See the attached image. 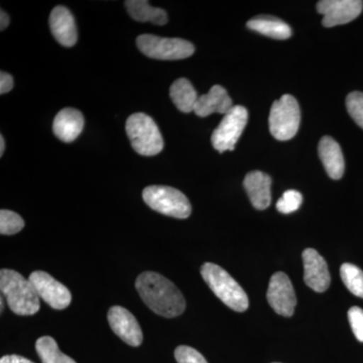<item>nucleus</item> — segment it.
Returning <instances> with one entry per match:
<instances>
[{
	"label": "nucleus",
	"mask_w": 363,
	"mask_h": 363,
	"mask_svg": "<svg viewBox=\"0 0 363 363\" xmlns=\"http://www.w3.org/2000/svg\"><path fill=\"white\" fill-rule=\"evenodd\" d=\"M50 28L55 39L64 47H73L77 43L75 18L65 6H56L50 16Z\"/></svg>",
	"instance_id": "nucleus-14"
},
{
	"label": "nucleus",
	"mask_w": 363,
	"mask_h": 363,
	"mask_svg": "<svg viewBox=\"0 0 363 363\" xmlns=\"http://www.w3.org/2000/svg\"><path fill=\"white\" fill-rule=\"evenodd\" d=\"M233 100L220 85H214L207 94L201 95L196 102V116L207 117L213 113L225 114L233 108Z\"/></svg>",
	"instance_id": "nucleus-17"
},
{
	"label": "nucleus",
	"mask_w": 363,
	"mask_h": 363,
	"mask_svg": "<svg viewBox=\"0 0 363 363\" xmlns=\"http://www.w3.org/2000/svg\"><path fill=\"white\" fill-rule=\"evenodd\" d=\"M318 152L328 176L333 180L342 178L345 171V162L338 143L330 136H324L320 140Z\"/></svg>",
	"instance_id": "nucleus-18"
},
{
	"label": "nucleus",
	"mask_w": 363,
	"mask_h": 363,
	"mask_svg": "<svg viewBox=\"0 0 363 363\" xmlns=\"http://www.w3.org/2000/svg\"><path fill=\"white\" fill-rule=\"evenodd\" d=\"M346 107L353 121L363 128V93L351 92L346 98Z\"/></svg>",
	"instance_id": "nucleus-26"
},
{
	"label": "nucleus",
	"mask_w": 363,
	"mask_h": 363,
	"mask_svg": "<svg viewBox=\"0 0 363 363\" xmlns=\"http://www.w3.org/2000/svg\"><path fill=\"white\" fill-rule=\"evenodd\" d=\"M0 363H33L32 360L28 358L21 357V355H6L0 359Z\"/></svg>",
	"instance_id": "nucleus-30"
},
{
	"label": "nucleus",
	"mask_w": 363,
	"mask_h": 363,
	"mask_svg": "<svg viewBox=\"0 0 363 363\" xmlns=\"http://www.w3.org/2000/svg\"><path fill=\"white\" fill-rule=\"evenodd\" d=\"M248 112L247 108L240 105L233 106L222 119L218 128L212 133L211 142L214 149L219 152L225 150H234L247 125Z\"/></svg>",
	"instance_id": "nucleus-8"
},
{
	"label": "nucleus",
	"mask_w": 363,
	"mask_h": 363,
	"mask_svg": "<svg viewBox=\"0 0 363 363\" xmlns=\"http://www.w3.org/2000/svg\"><path fill=\"white\" fill-rule=\"evenodd\" d=\"M25 221L20 215L11 210L2 209L0 211V233L2 235H13L23 230Z\"/></svg>",
	"instance_id": "nucleus-24"
},
{
	"label": "nucleus",
	"mask_w": 363,
	"mask_h": 363,
	"mask_svg": "<svg viewBox=\"0 0 363 363\" xmlns=\"http://www.w3.org/2000/svg\"><path fill=\"white\" fill-rule=\"evenodd\" d=\"M13 78L6 72H0V94H6L13 90Z\"/></svg>",
	"instance_id": "nucleus-29"
},
{
	"label": "nucleus",
	"mask_w": 363,
	"mask_h": 363,
	"mask_svg": "<svg viewBox=\"0 0 363 363\" xmlns=\"http://www.w3.org/2000/svg\"><path fill=\"white\" fill-rule=\"evenodd\" d=\"M84 128V117L74 108H64L57 114L52 123L55 135L64 143H72Z\"/></svg>",
	"instance_id": "nucleus-16"
},
{
	"label": "nucleus",
	"mask_w": 363,
	"mask_h": 363,
	"mask_svg": "<svg viewBox=\"0 0 363 363\" xmlns=\"http://www.w3.org/2000/svg\"><path fill=\"white\" fill-rule=\"evenodd\" d=\"M243 185L255 209L264 210L271 205V177L259 171L250 172L245 176Z\"/></svg>",
	"instance_id": "nucleus-15"
},
{
	"label": "nucleus",
	"mask_w": 363,
	"mask_h": 363,
	"mask_svg": "<svg viewBox=\"0 0 363 363\" xmlns=\"http://www.w3.org/2000/svg\"><path fill=\"white\" fill-rule=\"evenodd\" d=\"M136 45L145 56L166 61L189 58L195 52L194 45L188 40L155 35H140L136 39Z\"/></svg>",
	"instance_id": "nucleus-7"
},
{
	"label": "nucleus",
	"mask_w": 363,
	"mask_h": 363,
	"mask_svg": "<svg viewBox=\"0 0 363 363\" xmlns=\"http://www.w3.org/2000/svg\"><path fill=\"white\" fill-rule=\"evenodd\" d=\"M267 301L274 312L284 317H291L297 305L292 281L284 272H276L269 281Z\"/></svg>",
	"instance_id": "nucleus-10"
},
{
	"label": "nucleus",
	"mask_w": 363,
	"mask_h": 363,
	"mask_svg": "<svg viewBox=\"0 0 363 363\" xmlns=\"http://www.w3.org/2000/svg\"><path fill=\"white\" fill-rule=\"evenodd\" d=\"M143 201L155 211L174 218H188L192 207L181 191L169 186H150L143 190Z\"/></svg>",
	"instance_id": "nucleus-5"
},
{
	"label": "nucleus",
	"mask_w": 363,
	"mask_h": 363,
	"mask_svg": "<svg viewBox=\"0 0 363 363\" xmlns=\"http://www.w3.org/2000/svg\"><path fill=\"white\" fill-rule=\"evenodd\" d=\"M125 7L133 20L140 23H152L154 25L164 26L168 23V16L164 9L150 6L145 0H128Z\"/></svg>",
	"instance_id": "nucleus-20"
},
{
	"label": "nucleus",
	"mask_w": 363,
	"mask_h": 363,
	"mask_svg": "<svg viewBox=\"0 0 363 363\" xmlns=\"http://www.w3.org/2000/svg\"><path fill=\"white\" fill-rule=\"evenodd\" d=\"M4 149H6V142L4 136L0 135V156H4Z\"/></svg>",
	"instance_id": "nucleus-32"
},
{
	"label": "nucleus",
	"mask_w": 363,
	"mask_h": 363,
	"mask_svg": "<svg viewBox=\"0 0 363 363\" xmlns=\"http://www.w3.org/2000/svg\"><path fill=\"white\" fill-rule=\"evenodd\" d=\"M9 25V16H7L6 13H4V11H1V13H0V30H4Z\"/></svg>",
	"instance_id": "nucleus-31"
},
{
	"label": "nucleus",
	"mask_w": 363,
	"mask_h": 363,
	"mask_svg": "<svg viewBox=\"0 0 363 363\" xmlns=\"http://www.w3.org/2000/svg\"><path fill=\"white\" fill-rule=\"evenodd\" d=\"M300 121V106L292 95H284L274 102L269 113V130L276 140H292L297 135Z\"/></svg>",
	"instance_id": "nucleus-6"
},
{
	"label": "nucleus",
	"mask_w": 363,
	"mask_h": 363,
	"mask_svg": "<svg viewBox=\"0 0 363 363\" xmlns=\"http://www.w3.org/2000/svg\"><path fill=\"white\" fill-rule=\"evenodd\" d=\"M341 279L346 288L357 297L363 298V272L352 264H344L340 269Z\"/></svg>",
	"instance_id": "nucleus-23"
},
{
	"label": "nucleus",
	"mask_w": 363,
	"mask_h": 363,
	"mask_svg": "<svg viewBox=\"0 0 363 363\" xmlns=\"http://www.w3.org/2000/svg\"><path fill=\"white\" fill-rule=\"evenodd\" d=\"M175 358L178 363H208L199 351L186 345L176 348Z\"/></svg>",
	"instance_id": "nucleus-27"
},
{
	"label": "nucleus",
	"mask_w": 363,
	"mask_h": 363,
	"mask_svg": "<svg viewBox=\"0 0 363 363\" xmlns=\"http://www.w3.org/2000/svg\"><path fill=\"white\" fill-rule=\"evenodd\" d=\"M303 203V196L296 190H288L284 193L277 203V209L281 213L290 214L297 211Z\"/></svg>",
	"instance_id": "nucleus-25"
},
{
	"label": "nucleus",
	"mask_w": 363,
	"mask_h": 363,
	"mask_svg": "<svg viewBox=\"0 0 363 363\" xmlns=\"http://www.w3.org/2000/svg\"><path fill=\"white\" fill-rule=\"evenodd\" d=\"M169 96L177 108L185 113L194 111L196 102L199 98L190 81L185 78L178 79L172 84Z\"/></svg>",
	"instance_id": "nucleus-21"
},
{
	"label": "nucleus",
	"mask_w": 363,
	"mask_h": 363,
	"mask_svg": "<svg viewBox=\"0 0 363 363\" xmlns=\"http://www.w3.org/2000/svg\"><path fill=\"white\" fill-rule=\"evenodd\" d=\"M0 290L14 314L32 316L40 310V297L30 279L13 269L0 272Z\"/></svg>",
	"instance_id": "nucleus-2"
},
{
	"label": "nucleus",
	"mask_w": 363,
	"mask_h": 363,
	"mask_svg": "<svg viewBox=\"0 0 363 363\" xmlns=\"http://www.w3.org/2000/svg\"><path fill=\"white\" fill-rule=\"evenodd\" d=\"M363 9V2L359 0H322L318 2V13L323 16V23L326 28L345 25L359 16Z\"/></svg>",
	"instance_id": "nucleus-11"
},
{
	"label": "nucleus",
	"mask_w": 363,
	"mask_h": 363,
	"mask_svg": "<svg viewBox=\"0 0 363 363\" xmlns=\"http://www.w3.org/2000/svg\"><path fill=\"white\" fill-rule=\"evenodd\" d=\"M112 331L128 345L138 347L143 343L142 328L138 320L128 310L121 306H113L107 314Z\"/></svg>",
	"instance_id": "nucleus-12"
},
{
	"label": "nucleus",
	"mask_w": 363,
	"mask_h": 363,
	"mask_svg": "<svg viewBox=\"0 0 363 363\" xmlns=\"http://www.w3.org/2000/svg\"><path fill=\"white\" fill-rule=\"evenodd\" d=\"M131 147L145 157L157 156L164 149V138L152 117L145 113L133 114L125 124Z\"/></svg>",
	"instance_id": "nucleus-4"
},
{
	"label": "nucleus",
	"mask_w": 363,
	"mask_h": 363,
	"mask_svg": "<svg viewBox=\"0 0 363 363\" xmlns=\"http://www.w3.org/2000/svg\"><path fill=\"white\" fill-rule=\"evenodd\" d=\"M348 320L355 337L360 342H363V310L362 308H351L348 311Z\"/></svg>",
	"instance_id": "nucleus-28"
},
{
	"label": "nucleus",
	"mask_w": 363,
	"mask_h": 363,
	"mask_svg": "<svg viewBox=\"0 0 363 363\" xmlns=\"http://www.w3.org/2000/svg\"><path fill=\"white\" fill-rule=\"evenodd\" d=\"M30 283L35 292L48 305L55 310H64L71 304L72 295L69 289L52 278L51 274L43 271L30 274Z\"/></svg>",
	"instance_id": "nucleus-9"
},
{
	"label": "nucleus",
	"mask_w": 363,
	"mask_h": 363,
	"mask_svg": "<svg viewBox=\"0 0 363 363\" xmlns=\"http://www.w3.org/2000/svg\"><path fill=\"white\" fill-rule=\"evenodd\" d=\"M135 288L145 305L164 318L180 316L186 309V301L169 279L155 272H145L138 277Z\"/></svg>",
	"instance_id": "nucleus-1"
},
{
	"label": "nucleus",
	"mask_w": 363,
	"mask_h": 363,
	"mask_svg": "<svg viewBox=\"0 0 363 363\" xmlns=\"http://www.w3.org/2000/svg\"><path fill=\"white\" fill-rule=\"evenodd\" d=\"M306 285L317 293H323L330 286L331 277L326 260L313 248L303 252Z\"/></svg>",
	"instance_id": "nucleus-13"
},
{
	"label": "nucleus",
	"mask_w": 363,
	"mask_h": 363,
	"mask_svg": "<svg viewBox=\"0 0 363 363\" xmlns=\"http://www.w3.org/2000/svg\"><path fill=\"white\" fill-rule=\"evenodd\" d=\"M0 306H1V312H4V298H1V301H0Z\"/></svg>",
	"instance_id": "nucleus-33"
},
{
	"label": "nucleus",
	"mask_w": 363,
	"mask_h": 363,
	"mask_svg": "<svg viewBox=\"0 0 363 363\" xmlns=\"http://www.w3.org/2000/svg\"><path fill=\"white\" fill-rule=\"evenodd\" d=\"M201 276L215 296L227 307L236 312L247 311L250 306L247 293L225 269L206 262L201 267Z\"/></svg>",
	"instance_id": "nucleus-3"
},
{
	"label": "nucleus",
	"mask_w": 363,
	"mask_h": 363,
	"mask_svg": "<svg viewBox=\"0 0 363 363\" xmlns=\"http://www.w3.org/2000/svg\"><path fill=\"white\" fill-rule=\"evenodd\" d=\"M247 28L272 39L286 40L292 35L290 26L274 16H257L248 21Z\"/></svg>",
	"instance_id": "nucleus-19"
},
{
	"label": "nucleus",
	"mask_w": 363,
	"mask_h": 363,
	"mask_svg": "<svg viewBox=\"0 0 363 363\" xmlns=\"http://www.w3.org/2000/svg\"><path fill=\"white\" fill-rule=\"evenodd\" d=\"M35 350L42 363H77L59 350L58 344L51 336H43L38 339Z\"/></svg>",
	"instance_id": "nucleus-22"
}]
</instances>
